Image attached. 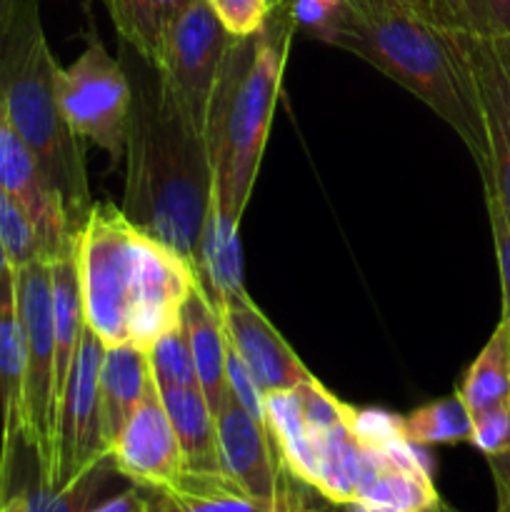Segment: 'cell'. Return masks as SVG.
Listing matches in <instances>:
<instances>
[{"label":"cell","instance_id":"6da1fadb","mask_svg":"<svg viewBox=\"0 0 510 512\" xmlns=\"http://www.w3.org/2000/svg\"><path fill=\"white\" fill-rule=\"evenodd\" d=\"M75 263L85 323L110 345L148 350L180 325V310L195 283L188 258L155 240L110 203H93L75 233Z\"/></svg>","mask_w":510,"mask_h":512},{"label":"cell","instance_id":"7a4b0ae2","mask_svg":"<svg viewBox=\"0 0 510 512\" xmlns=\"http://www.w3.org/2000/svg\"><path fill=\"white\" fill-rule=\"evenodd\" d=\"M125 138L123 213L155 240L193 263L213 195V165L205 138L195 135L160 100L158 78L130 83Z\"/></svg>","mask_w":510,"mask_h":512},{"label":"cell","instance_id":"3957f363","mask_svg":"<svg viewBox=\"0 0 510 512\" xmlns=\"http://www.w3.org/2000/svg\"><path fill=\"white\" fill-rule=\"evenodd\" d=\"M323 43L355 53L423 100L463 140L480 178L488 173V148L465 30L443 28L418 13L365 15L348 5Z\"/></svg>","mask_w":510,"mask_h":512},{"label":"cell","instance_id":"277c9868","mask_svg":"<svg viewBox=\"0 0 510 512\" xmlns=\"http://www.w3.org/2000/svg\"><path fill=\"white\" fill-rule=\"evenodd\" d=\"M295 30L288 0L273 5L255 33L233 38L215 85L205 133L213 195L238 220L258 178Z\"/></svg>","mask_w":510,"mask_h":512},{"label":"cell","instance_id":"5b68a950","mask_svg":"<svg viewBox=\"0 0 510 512\" xmlns=\"http://www.w3.org/2000/svg\"><path fill=\"white\" fill-rule=\"evenodd\" d=\"M58 60L43 33L35 0H18L0 43V98L10 123L38 160L78 233L93 208L85 173V140L70 128L58 98Z\"/></svg>","mask_w":510,"mask_h":512},{"label":"cell","instance_id":"8992f818","mask_svg":"<svg viewBox=\"0 0 510 512\" xmlns=\"http://www.w3.org/2000/svg\"><path fill=\"white\" fill-rule=\"evenodd\" d=\"M13 273L25 338L23 450L30 455L35 470V483L30 485L53 490L58 403H55V320L50 260H33Z\"/></svg>","mask_w":510,"mask_h":512},{"label":"cell","instance_id":"52a82bcc","mask_svg":"<svg viewBox=\"0 0 510 512\" xmlns=\"http://www.w3.org/2000/svg\"><path fill=\"white\" fill-rule=\"evenodd\" d=\"M233 38L208 0H188L153 68L165 108L200 138L208 133L210 103Z\"/></svg>","mask_w":510,"mask_h":512},{"label":"cell","instance_id":"ba28073f","mask_svg":"<svg viewBox=\"0 0 510 512\" xmlns=\"http://www.w3.org/2000/svg\"><path fill=\"white\" fill-rule=\"evenodd\" d=\"M58 98L70 128L118 163L125 155L133 90L128 73L100 38L90 35L78 60L58 70Z\"/></svg>","mask_w":510,"mask_h":512},{"label":"cell","instance_id":"9c48e42d","mask_svg":"<svg viewBox=\"0 0 510 512\" xmlns=\"http://www.w3.org/2000/svg\"><path fill=\"white\" fill-rule=\"evenodd\" d=\"M103 353L105 345L100 343L98 335L85 328L58 410L53 490L68 488L73 480L110 458L98 388Z\"/></svg>","mask_w":510,"mask_h":512},{"label":"cell","instance_id":"30bf717a","mask_svg":"<svg viewBox=\"0 0 510 512\" xmlns=\"http://www.w3.org/2000/svg\"><path fill=\"white\" fill-rule=\"evenodd\" d=\"M110 463L135 488H165L183 475L178 438L155 380L110 445Z\"/></svg>","mask_w":510,"mask_h":512},{"label":"cell","instance_id":"8fae6325","mask_svg":"<svg viewBox=\"0 0 510 512\" xmlns=\"http://www.w3.org/2000/svg\"><path fill=\"white\" fill-rule=\"evenodd\" d=\"M0 188L13 195L43 240L45 260H58L73 253L75 230L65 215L63 203L38 168V160L10 123L0 98Z\"/></svg>","mask_w":510,"mask_h":512},{"label":"cell","instance_id":"7c38bea8","mask_svg":"<svg viewBox=\"0 0 510 512\" xmlns=\"http://www.w3.org/2000/svg\"><path fill=\"white\" fill-rule=\"evenodd\" d=\"M218 310L223 313L230 350L243 360L263 395L293 390L313 378L303 360L298 358V353L273 328V323L260 313L253 300H235V303L223 305Z\"/></svg>","mask_w":510,"mask_h":512},{"label":"cell","instance_id":"4fadbf2b","mask_svg":"<svg viewBox=\"0 0 510 512\" xmlns=\"http://www.w3.org/2000/svg\"><path fill=\"white\" fill-rule=\"evenodd\" d=\"M468 55L488 148L483 190L498 198L510 218V75L490 38L468 33Z\"/></svg>","mask_w":510,"mask_h":512},{"label":"cell","instance_id":"5bb4252c","mask_svg":"<svg viewBox=\"0 0 510 512\" xmlns=\"http://www.w3.org/2000/svg\"><path fill=\"white\" fill-rule=\"evenodd\" d=\"M25 338L15 298V273L0 280V408H3V450H0V498L10 490L23 453Z\"/></svg>","mask_w":510,"mask_h":512},{"label":"cell","instance_id":"9a60e30c","mask_svg":"<svg viewBox=\"0 0 510 512\" xmlns=\"http://www.w3.org/2000/svg\"><path fill=\"white\" fill-rule=\"evenodd\" d=\"M240 220L230 215L215 195H210L208 213L200 228L193 253V270L198 283L218 308L250 298L245 290L243 248H240Z\"/></svg>","mask_w":510,"mask_h":512},{"label":"cell","instance_id":"2e32d148","mask_svg":"<svg viewBox=\"0 0 510 512\" xmlns=\"http://www.w3.org/2000/svg\"><path fill=\"white\" fill-rule=\"evenodd\" d=\"M180 325L188 335L200 393L215 415L220 405L230 398L228 368H225L228 365V333H225L223 313L210 300L198 278L180 310Z\"/></svg>","mask_w":510,"mask_h":512},{"label":"cell","instance_id":"e0dca14e","mask_svg":"<svg viewBox=\"0 0 510 512\" xmlns=\"http://www.w3.org/2000/svg\"><path fill=\"white\" fill-rule=\"evenodd\" d=\"M163 408L178 438L183 473L225 475L220 463L215 415L200 388H158Z\"/></svg>","mask_w":510,"mask_h":512},{"label":"cell","instance_id":"ac0fdd59","mask_svg":"<svg viewBox=\"0 0 510 512\" xmlns=\"http://www.w3.org/2000/svg\"><path fill=\"white\" fill-rule=\"evenodd\" d=\"M150 380H153V375H150L148 350L138 348V345H110V348H105L98 388L108 448L118 438L123 425L128 423L130 413L143 400Z\"/></svg>","mask_w":510,"mask_h":512},{"label":"cell","instance_id":"d6986e66","mask_svg":"<svg viewBox=\"0 0 510 512\" xmlns=\"http://www.w3.org/2000/svg\"><path fill=\"white\" fill-rule=\"evenodd\" d=\"M145 512H278L250 498L228 475L183 473L165 488H140Z\"/></svg>","mask_w":510,"mask_h":512},{"label":"cell","instance_id":"ffe728a7","mask_svg":"<svg viewBox=\"0 0 510 512\" xmlns=\"http://www.w3.org/2000/svg\"><path fill=\"white\" fill-rule=\"evenodd\" d=\"M120 40L143 63L155 68L165 35L188 0H103Z\"/></svg>","mask_w":510,"mask_h":512},{"label":"cell","instance_id":"44dd1931","mask_svg":"<svg viewBox=\"0 0 510 512\" xmlns=\"http://www.w3.org/2000/svg\"><path fill=\"white\" fill-rule=\"evenodd\" d=\"M265 425L280 460L293 478L315 488V453L295 390L265 395Z\"/></svg>","mask_w":510,"mask_h":512},{"label":"cell","instance_id":"7402d4cb","mask_svg":"<svg viewBox=\"0 0 510 512\" xmlns=\"http://www.w3.org/2000/svg\"><path fill=\"white\" fill-rule=\"evenodd\" d=\"M458 395L470 410V418L510 400V325L503 318L478 358L465 370Z\"/></svg>","mask_w":510,"mask_h":512},{"label":"cell","instance_id":"603a6c76","mask_svg":"<svg viewBox=\"0 0 510 512\" xmlns=\"http://www.w3.org/2000/svg\"><path fill=\"white\" fill-rule=\"evenodd\" d=\"M403 433L415 445H458L470 443L473 418L455 390L448 398L433 400L403 418Z\"/></svg>","mask_w":510,"mask_h":512},{"label":"cell","instance_id":"cb8c5ba5","mask_svg":"<svg viewBox=\"0 0 510 512\" xmlns=\"http://www.w3.org/2000/svg\"><path fill=\"white\" fill-rule=\"evenodd\" d=\"M113 475H118V470L113 468L110 458H105L103 463L90 468L88 473L80 475L63 490L30 485L25 490V505H28V512H88L103 500V493Z\"/></svg>","mask_w":510,"mask_h":512},{"label":"cell","instance_id":"d4e9b609","mask_svg":"<svg viewBox=\"0 0 510 512\" xmlns=\"http://www.w3.org/2000/svg\"><path fill=\"white\" fill-rule=\"evenodd\" d=\"M148 365L158 388H200L183 325H175L150 345Z\"/></svg>","mask_w":510,"mask_h":512},{"label":"cell","instance_id":"484cf974","mask_svg":"<svg viewBox=\"0 0 510 512\" xmlns=\"http://www.w3.org/2000/svg\"><path fill=\"white\" fill-rule=\"evenodd\" d=\"M0 243L10 268L18 270L33 260H45L43 240L23 205L0 188Z\"/></svg>","mask_w":510,"mask_h":512},{"label":"cell","instance_id":"4316f807","mask_svg":"<svg viewBox=\"0 0 510 512\" xmlns=\"http://www.w3.org/2000/svg\"><path fill=\"white\" fill-rule=\"evenodd\" d=\"M463 30L480 38H510V0H458Z\"/></svg>","mask_w":510,"mask_h":512},{"label":"cell","instance_id":"83f0119b","mask_svg":"<svg viewBox=\"0 0 510 512\" xmlns=\"http://www.w3.org/2000/svg\"><path fill=\"white\" fill-rule=\"evenodd\" d=\"M470 445H475L485 458L510 455V400L475 415Z\"/></svg>","mask_w":510,"mask_h":512},{"label":"cell","instance_id":"f1b7e54d","mask_svg":"<svg viewBox=\"0 0 510 512\" xmlns=\"http://www.w3.org/2000/svg\"><path fill=\"white\" fill-rule=\"evenodd\" d=\"M295 28L308 33L310 38L325 40L330 30L343 18L348 0H288Z\"/></svg>","mask_w":510,"mask_h":512},{"label":"cell","instance_id":"f546056e","mask_svg":"<svg viewBox=\"0 0 510 512\" xmlns=\"http://www.w3.org/2000/svg\"><path fill=\"white\" fill-rule=\"evenodd\" d=\"M485 208H488L490 230H493L495 260H498L500 290H503V320L510 325V218L493 193L485 190Z\"/></svg>","mask_w":510,"mask_h":512},{"label":"cell","instance_id":"4dcf8cb0","mask_svg":"<svg viewBox=\"0 0 510 512\" xmlns=\"http://www.w3.org/2000/svg\"><path fill=\"white\" fill-rule=\"evenodd\" d=\"M208 3L235 38L255 33L270 10L268 0H208Z\"/></svg>","mask_w":510,"mask_h":512},{"label":"cell","instance_id":"1f68e13d","mask_svg":"<svg viewBox=\"0 0 510 512\" xmlns=\"http://www.w3.org/2000/svg\"><path fill=\"white\" fill-rule=\"evenodd\" d=\"M228 390L245 410H248L250 418L258 420L260 425H265V395L263 390L258 388V383L253 380L250 370L245 368L243 360L230 350L228 345ZM268 428V425H265Z\"/></svg>","mask_w":510,"mask_h":512},{"label":"cell","instance_id":"d6a6232c","mask_svg":"<svg viewBox=\"0 0 510 512\" xmlns=\"http://www.w3.org/2000/svg\"><path fill=\"white\" fill-rule=\"evenodd\" d=\"M420 10L428 20L450 30H463L458 0H420Z\"/></svg>","mask_w":510,"mask_h":512},{"label":"cell","instance_id":"836d02e7","mask_svg":"<svg viewBox=\"0 0 510 512\" xmlns=\"http://www.w3.org/2000/svg\"><path fill=\"white\" fill-rule=\"evenodd\" d=\"M495 483V512H510V455L488 458Z\"/></svg>","mask_w":510,"mask_h":512},{"label":"cell","instance_id":"e575fe53","mask_svg":"<svg viewBox=\"0 0 510 512\" xmlns=\"http://www.w3.org/2000/svg\"><path fill=\"white\" fill-rule=\"evenodd\" d=\"M348 5L353 10H358V13H365V15H380V13H418V15H423V10H420V0H348Z\"/></svg>","mask_w":510,"mask_h":512},{"label":"cell","instance_id":"d590c367","mask_svg":"<svg viewBox=\"0 0 510 512\" xmlns=\"http://www.w3.org/2000/svg\"><path fill=\"white\" fill-rule=\"evenodd\" d=\"M88 512H145V500L140 488H128L118 495H110V498L100 500L95 508H90Z\"/></svg>","mask_w":510,"mask_h":512},{"label":"cell","instance_id":"8d00e7d4","mask_svg":"<svg viewBox=\"0 0 510 512\" xmlns=\"http://www.w3.org/2000/svg\"><path fill=\"white\" fill-rule=\"evenodd\" d=\"M310 512H360L355 503H330L323 495H318V503L310 500Z\"/></svg>","mask_w":510,"mask_h":512},{"label":"cell","instance_id":"74e56055","mask_svg":"<svg viewBox=\"0 0 510 512\" xmlns=\"http://www.w3.org/2000/svg\"><path fill=\"white\" fill-rule=\"evenodd\" d=\"M15 8H18V0H0V43H3L5 33H8Z\"/></svg>","mask_w":510,"mask_h":512},{"label":"cell","instance_id":"f35d334b","mask_svg":"<svg viewBox=\"0 0 510 512\" xmlns=\"http://www.w3.org/2000/svg\"><path fill=\"white\" fill-rule=\"evenodd\" d=\"M0 512H28L25 493H15V495H8L5 500H0Z\"/></svg>","mask_w":510,"mask_h":512},{"label":"cell","instance_id":"ab89813d","mask_svg":"<svg viewBox=\"0 0 510 512\" xmlns=\"http://www.w3.org/2000/svg\"><path fill=\"white\" fill-rule=\"evenodd\" d=\"M495 43V50H498L500 60H503L505 70H508L510 75V38H490Z\"/></svg>","mask_w":510,"mask_h":512},{"label":"cell","instance_id":"60d3db41","mask_svg":"<svg viewBox=\"0 0 510 512\" xmlns=\"http://www.w3.org/2000/svg\"><path fill=\"white\" fill-rule=\"evenodd\" d=\"M423 512H460V510H455L453 505H448L443 498H440L438 503H433V505H430V508H425Z\"/></svg>","mask_w":510,"mask_h":512},{"label":"cell","instance_id":"b9f144b4","mask_svg":"<svg viewBox=\"0 0 510 512\" xmlns=\"http://www.w3.org/2000/svg\"><path fill=\"white\" fill-rule=\"evenodd\" d=\"M10 263H8V258H5V250H3V243H0V280L5 278V275L10 273Z\"/></svg>","mask_w":510,"mask_h":512},{"label":"cell","instance_id":"7bdbcfd3","mask_svg":"<svg viewBox=\"0 0 510 512\" xmlns=\"http://www.w3.org/2000/svg\"><path fill=\"white\" fill-rule=\"evenodd\" d=\"M278 3H283V0H268V5H270V8H273V5H278Z\"/></svg>","mask_w":510,"mask_h":512}]
</instances>
